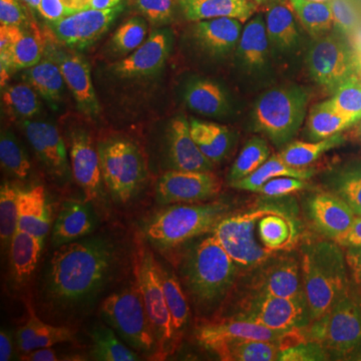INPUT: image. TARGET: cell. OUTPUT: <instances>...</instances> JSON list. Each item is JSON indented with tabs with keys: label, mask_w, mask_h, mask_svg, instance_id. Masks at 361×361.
Masks as SVG:
<instances>
[{
	"label": "cell",
	"mask_w": 361,
	"mask_h": 361,
	"mask_svg": "<svg viewBox=\"0 0 361 361\" xmlns=\"http://www.w3.org/2000/svg\"><path fill=\"white\" fill-rule=\"evenodd\" d=\"M121 259L118 244L103 235L58 247L45 270L44 300L63 314L87 310L115 279Z\"/></svg>",
	"instance_id": "obj_1"
},
{
	"label": "cell",
	"mask_w": 361,
	"mask_h": 361,
	"mask_svg": "<svg viewBox=\"0 0 361 361\" xmlns=\"http://www.w3.org/2000/svg\"><path fill=\"white\" fill-rule=\"evenodd\" d=\"M237 266L213 234L188 249L180 275L199 310L212 312L221 305L236 280Z\"/></svg>",
	"instance_id": "obj_2"
},
{
	"label": "cell",
	"mask_w": 361,
	"mask_h": 361,
	"mask_svg": "<svg viewBox=\"0 0 361 361\" xmlns=\"http://www.w3.org/2000/svg\"><path fill=\"white\" fill-rule=\"evenodd\" d=\"M301 271L312 323L326 314L350 287L345 253L334 240L307 244L303 248Z\"/></svg>",
	"instance_id": "obj_3"
},
{
	"label": "cell",
	"mask_w": 361,
	"mask_h": 361,
	"mask_svg": "<svg viewBox=\"0 0 361 361\" xmlns=\"http://www.w3.org/2000/svg\"><path fill=\"white\" fill-rule=\"evenodd\" d=\"M273 213H296V208L292 202L271 200L246 212L227 215L214 228V236L239 267H257L276 253L260 246L255 237L259 221Z\"/></svg>",
	"instance_id": "obj_4"
},
{
	"label": "cell",
	"mask_w": 361,
	"mask_h": 361,
	"mask_svg": "<svg viewBox=\"0 0 361 361\" xmlns=\"http://www.w3.org/2000/svg\"><path fill=\"white\" fill-rule=\"evenodd\" d=\"M310 326L307 341L322 344L330 360L361 357V292L351 282L338 302Z\"/></svg>",
	"instance_id": "obj_5"
},
{
	"label": "cell",
	"mask_w": 361,
	"mask_h": 361,
	"mask_svg": "<svg viewBox=\"0 0 361 361\" xmlns=\"http://www.w3.org/2000/svg\"><path fill=\"white\" fill-rule=\"evenodd\" d=\"M229 204L219 201L169 207L151 220L146 235L158 248H175L213 231L216 225L229 215Z\"/></svg>",
	"instance_id": "obj_6"
},
{
	"label": "cell",
	"mask_w": 361,
	"mask_h": 361,
	"mask_svg": "<svg viewBox=\"0 0 361 361\" xmlns=\"http://www.w3.org/2000/svg\"><path fill=\"white\" fill-rule=\"evenodd\" d=\"M308 102V92L295 85L268 90L254 106L256 130L275 146L289 144L302 126Z\"/></svg>",
	"instance_id": "obj_7"
},
{
	"label": "cell",
	"mask_w": 361,
	"mask_h": 361,
	"mask_svg": "<svg viewBox=\"0 0 361 361\" xmlns=\"http://www.w3.org/2000/svg\"><path fill=\"white\" fill-rule=\"evenodd\" d=\"M134 263L135 283L156 336V356L158 360H164L174 351L180 336L166 302L158 261L147 247L139 245Z\"/></svg>",
	"instance_id": "obj_8"
},
{
	"label": "cell",
	"mask_w": 361,
	"mask_h": 361,
	"mask_svg": "<svg viewBox=\"0 0 361 361\" xmlns=\"http://www.w3.org/2000/svg\"><path fill=\"white\" fill-rule=\"evenodd\" d=\"M102 175L106 188L118 204L129 203L139 193L147 177L141 149L125 139H111L97 146Z\"/></svg>",
	"instance_id": "obj_9"
},
{
	"label": "cell",
	"mask_w": 361,
	"mask_h": 361,
	"mask_svg": "<svg viewBox=\"0 0 361 361\" xmlns=\"http://www.w3.org/2000/svg\"><path fill=\"white\" fill-rule=\"evenodd\" d=\"M101 314L130 348L156 356L155 334L137 283L106 297L101 305Z\"/></svg>",
	"instance_id": "obj_10"
},
{
	"label": "cell",
	"mask_w": 361,
	"mask_h": 361,
	"mask_svg": "<svg viewBox=\"0 0 361 361\" xmlns=\"http://www.w3.org/2000/svg\"><path fill=\"white\" fill-rule=\"evenodd\" d=\"M311 77L318 85L334 92L351 75H360L361 63L348 42L338 37H323L307 54Z\"/></svg>",
	"instance_id": "obj_11"
},
{
	"label": "cell",
	"mask_w": 361,
	"mask_h": 361,
	"mask_svg": "<svg viewBox=\"0 0 361 361\" xmlns=\"http://www.w3.org/2000/svg\"><path fill=\"white\" fill-rule=\"evenodd\" d=\"M234 318L282 331L304 329L311 323L305 298H282L264 294H254Z\"/></svg>",
	"instance_id": "obj_12"
},
{
	"label": "cell",
	"mask_w": 361,
	"mask_h": 361,
	"mask_svg": "<svg viewBox=\"0 0 361 361\" xmlns=\"http://www.w3.org/2000/svg\"><path fill=\"white\" fill-rule=\"evenodd\" d=\"M44 45L35 26L0 25V82L6 87L18 71L37 65L44 56Z\"/></svg>",
	"instance_id": "obj_13"
},
{
	"label": "cell",
	"mask_w": 361,
	"mask_h": 361,
	"mask_svg": "<svg viewBox=\"0 0 361 361\" xmlns=\"http://www.w3.org/2000/svg\"><path fill=\"white\" fill-rule=\"evenodd\" d=\"M125 4L106 9H85L49 23L54 39L63 47L82 49L96 42L123 13Z\"/></svg>",
	"instance_id": "obj_14"
},
{
	"label": "cell",
	"mask_w": 361,
	"mask_h": 361,
	"mask_svg": "<svg viewBox=\"0 0 361 361\" xmlns=\"http://www.w3.org/2000/svg\"><path fill=\"white\" fill-rule=\"evenodd\" d=\"M221 191V182L212 172L172 170L165 173L156 187L157 200L164 205L198 203Z\"/></svg>",
	"instance_id": "obj_15"
},
{
	"label": "cell",
	"mask_w": 361,
	"mask_h": 361,
	"mask_svg": "<svg viewBox=\"0 0 361 361\" xmlns=\"http://www.w3.org/2000/svg\"><path fill=\"white\" fill-rule=\"evenodd\" d=\"M172 45L170 30H155L129 56L111 66V73L121 78H142L156 75L165 66Z\"/></svg>",
	"instance_id": "obj_16"
},
{
	"label": "cell",
	"mask_w": 361,
	"mask_h": 361,
	"mask_svg": "<svg viewBox=\"0 0 361 361\" xmlns=\"http://www.w3.org/2000/svg\"><path fill=\"white\" fill-rule=\"evenodd\" d=\"M47 56L58 63L78 109L87 116L99 115L101 106L97 101L87 61L77 52L61 51L54 47L47 49Z\"/></svg>",
	"instance_id": "obj_17"
},
{
	"label": "cell",
	"mask_w": 361,
	"mask_h": 361,
	"mask_svg": "<svg viewBox=\"0 0 361 361\" xmlns=\"http://www.w3.org/2000/svg\"><path fill=\"white\" fill-rule=\"evenodd\" d=\"M262 266L255 283V294L282 298H305L301 264L296 257L285 255L272 260L270 257Z\"/></svg>",
	"instance_id": "obj_18"
},
{
	"label": "cell",
	"mask_w": 361,
	"mask_h": 361,
	"mask_svg": "<svg viewBox=\"0 0 361 361\" xmlns=\"http://www.w3.org/2000/svg\"><path fill=\"white\" fill-rule=\"evenodd\" d=\"M291 331L293 330H273L258 323L233 317L231 319L204 325L199 330L197 338L209 350L220 344L238 341H273L278 342L281 345L285 337Z\"/></svg>",
	"instance_id": "obj_19"
},
{
	"label": "cell",
	"mask_w": 361,
	"mask_h": 361,
	"mask_svg": "<svg viewBox=\"0 0 361 361\" xmlns=\"http://www.w3.org/2000/svg\"><path fill=\"white\" fill-rule=\"evenodd\" d=\"M306 210L315 229L334 241L348 231L356 218L353 209L334 192L312 195Z\"/></svg>",
	"instance_id": "obj_20"
},
{
	"label": "cell",
	"mask_w": 361,
	"mask_h": 361,
	"mask_svg": "<svg viewBox=\"0 0 361 361\" xmlns=\"http://www.w3.org/2000/svg\"><path fill=\"white\" fill-rule=\"evenodd\" d=\"M70 158L73 178L84 191L85 200H96L101 195L103 175L99 151L87 133L78 130L71 135Z\"/></svg>",
	"instance_id": "obj_21"
},
{
	"label": "cell",
	"mask_w": 361,
	"mask_h": 361,
	"mask_svg": "<svg viewBox=\"0 0 361 361\" xmlns=\"http://www.w3.org/2000/svg\"><path fill=\"white\" fill-rule=\"evenodd\" d=\"M168 159L173 170L211 172L212 161L204 156L191 135L186 116H178L168 129Z\"/></svg>",
	"instance_id": "obj_22"
},
{
	"label": "cell",
	"mask_w": 361,
	"mask_h": 361,
	"mask_svg": "<svg viewBox=\"0 0 361 361\" xmlns=\"http://www.w3.org/2000/svg\"><path fill=\"white\" fill-rule=\"evenodd\" d=\"M26 137L39 160L54 177L65 178L68 173V152L58 129L44 122L23 123Z\"/></svg>",
	"instance_id": "obj_23"
},
{
	"label": "cell",
	"mask_w": 361,
	"mask_h": 361,
	"mask_svg": "<svg viewBox=\"0 0 361 361\" xmlns=\"http://www.w3.org/2000/svg\"><path fill=\"white\" fill-rule=\"evenodd\" d=\"M96 225L89 201H68L63 204L52 228L51 243L58 248L87 236Z\"/></svg>",
	"instance_id": "obj_24"
},
{
	"label": "cell",
	"mask_w": 361,
	"mask_h": 361,
	"mask_svg": "<svg viewBox=\"0 0 361 361\" xmlns=\"http://www.w3.org/2000/svg\"><path fill=\"white\" fill-rule=\"evenodd\" d=\"M243 28V23L236 18H213L195 23L194 37L209 54L225 56L238 45Z\"/></svg>",
	"instance_id": "obj_25"
},
{
	"label": "cell",
	"mask_w": 361,
	"mask_h": 361,
	"mask_svg": "<svg viewBox=\"0 0 361 361\" xmlns=\"http://www.w3.org/2000/svg\"><path fill=\"white\" fill-rule=\"evenodd\" d=\"M185 18L189 21L236 18L247 23L253 18L258 6L252 0H176Z\"/></svg>",
	"instance_id": "obj_26"
},
{
	"label": "cell",
	"mask_w": 361,
	"mask_h": 361,
	"mask_svg": "<svg viewBox=\"0 0 361 361\" xmlns=\"http://www.w3.org/2000/svg\"><path fill=\"white\" fill-rule=\"evenodd\" d=\"M49 227L51 216L44 188L18 190V229L44 241Z\"/></svg>",
	"instance_id": "obj_27"
},
{
	"label": "cell",
	"mask_w": 361,
	"mask_h": 361,
	"mask_svg": "<svg viewBox=\"0 0 361 361\" xmlns=\"http://www.w3.org/2000/svg\"><path fill=\"white\" fill-rule=\"evenodd\" d=\"M30 306V318L16 332V342L21 353L35 349L54 348L73 339V331L68 327L54 326L42 322Z\"/></svg>",
	"instance_id": "obj_28"
},
{
	"label": "cell",
	"mask_w": 361,
	"mask_h": 361,
	"mask_svg": "<svg viewBox=\"0 0 361 361\" xmlns=\"http://www.w3.org/2000/svg\"><path fill=\"white\" fill-rule=\"evenodd\" d=\"M270 40L262 14H256L247 21L238 42L242 63L251 70H261L268 61Z\"/></svg>",
	"instance_id": "obj_29"
},
{
	"label": "cell",
	"mask_w": 361,
	"mask_h": 361,
	"mask_svg": "<svg viewBox=\"0 0 361 361\" xmlns=\"http://www.w3.org/2000/svg\"><path fill=\"white\" fill-rule=\"evenodd\" d=\"M184 99L190 110L200 115L220 118L229 111L227 94L212 80H195L188 84Z\"/></svg>",
	"instance_id": "obj_30"
},
{
	"label": "cell",
	"mask_w": 361,
	"mask_h": 361,
	"mask_svg": "<svg viewBox=\"0 0 361 361\" xmlns=\"http://www.w3.org/2000/svg\"><path fill=\"white\" fill-rule=\"evenodd\" d=\"M296 216V213H273L261 218L257 230L263 247L278 252L293 246L298 238Z\"/></svg>",
	"instance_id": "obj_31"
},
{
	"label": "cell",
	"mask_w": 361,
	"mask_h": 361,
	"mask_svg": "<svg viewBox=\"0 0 361 361\" xmlns=\"http://www.w3.org/2000/svg\"><path fill=\"white\" fill-rule=\"evenodd\" d=\"M191 135L204 156L212 163H219L232 148L233 137L227 127L218 123L191 120Z\"/></svg>",
	"instance_id": "obj_32"
},
{
	"label": "cell",
	"mask_w": 361,
	"mask_h": 361,
	"mask_svg": "<svg viewBox=\"0 0 361 361\" xmlns=\"http://www.w3.org/2000/svg\"><path fill=\"white\" fill-rule=\"evenodd\" d=\"M44 242L20 229L14 233L9 253L13 273L18 282L26 281L35 272L44 248Z\"/></svg>",
	"instance_id": "obj_33"
},
{
	"label": "cell",
	"mask_w": 361,
	"mask_h": 361,
	"mask_svg": "<svg viewBox=\"0 0 361 361\" xmlns=\"http://www.w3.org/2000/svg\"><path fill=\"white\" fill-rule=\"evenodd\" d=\"M314 175V170L308 168H294L287 165L281 157L274 155L244 179L232 183L230 186L242 191L255 192L257 193L265 183L277 177H293L298 179L310 180Z\"/></svg>",
	"instance_id": "obj_34"
},
{
	"label": "cell",
	"mask_w": 361,
	"mask_h": 361,
	"mask_svg": "<svg viewBox=\"0 0 361 361\" xmlns=\"http://www.w3.org/2000/svg\"><path fill=\"white\" fill-rule=\"evenodd\" d=\"M265 21L268 37L276 49L287 51L298 44L300 35L290 6L276 2L271 4L266 13Z\"/></svg>",
	"instance_id": "obj_35"
},
{
	"label": "cell",
	"mask_w": 361,
	"mask_h": 361,
	"mask_svg": "<svg viewBox=\"0 0 361 361\" xmlns=\"http://www.w3.org/2000/svg\"><path fill=\"white\" fill-rule=\"evenodd\" d=\"M225 361L278 360L281 345L278 342L238 341L220 344L211 349Z\"/></svg>",
	"instance_id": "obj_36"
},
{
	"label": "cell",
	"mask_w": 361,
	"mask_h": 361,
	"mask_svg": "<svg viewBox=\"0 0 361 361\" xmlns=\"http://www.w3.org/2000/svg\"><path fill=\"white\" fill-rule=\"evenodd\" d=\"M351 118L336 110L331 101L316 104L307 120V135L312 141H320L342 133L355 125Z\"/></svg>",
	"instance_id": "obj_37"
},
{
	"label": "cell",
	"mask_w": 361,
	"mask_h": 361,
	"mask_svg": "<svg viewBox=\"0 0 361 361\" xmlns=\"http://www.w3.org/2000/svg\"><path fill=\"white\" fill-rule=\"evenodd\" d=\"M23 78L49 103L56 104L61 99L66 82L54 59H42L37 65L25 70Z\"/></svg>",
	"instance_id": "obj_38"
},
{
	"label": "cell",
	"mask_w": 361,
	"mask_h": 361,
	"mask_svg": "<svg viewBox=\"0 0 361 361\" xmlns=\"http://www.w3.org/2000/svg\"><path fill=\"white\" fill-rule=\"evenodd\" d=\"M345 137L338 134L320 141L292 142L279 154L282 160L294 168H306L330 149L341 146Z\"/></svg>",
	"instance_id": "obj_39"
},
{
	"label": "cell",
	"mask_w": 361,
	"mask_h": 361,
	"mask_svg": "<svg viewBox=\"0 0 361 361\" xmlns=\"http://www.w3.org/2000/svg\"><path fill=\"white\" fill-rule=\"evenodd\" d=\"M161 286L165 294L166 302L172 316L173 323L178 334L187 327L190 318V307L187 297L175 273L158 262Z\"/></svg>",
	"instance_id": "obj_40"
},
{
	"label": "cell",
	"mask_w": 361,
	"mask_h": 361,
	"mask_svg": "<svg viewBox=\"0 0 361 361\" xmlns=\"http://www.w3.org/2000/svg\"><path fill=\"white\" fill-rule=\"evenodd\" d=\"M289 6L302 23L303 27L313 37H320L323 33L329 32L334 26L329 2L289 0Z\"/></svg>",
	"instance_id": "obj_41"
},
{
	"label": "cell",
	"mask_w": 361,
	"mask_h": 361,
	"mask_svg": "<svg viewBox=\"0 0 361 361\" xmlns=\"http://www.w3.org/2000/svg\"><path fill=\"white\" fill-rule=\"evenodd\" d=\"M94 360L101 361H137L140 356L118 341L114 329L97 324L90 331Z\"/></svg>",
	"instance_id": "obj_42"
},
{
	"label": "cell",
	"mask_w": 361,
	"mask_h": 361,
	"mask_svg": "<svg viewBox=\"0 0 361 361\" xmlns=\"http://www.w3.org/2000/svg\"><path fill=\"white\" fill-rule=\"evenodd\" d=\"M1 99L6 113L16 118H32L42 108L37 90L30 85H6L2 87Z\"/></svg>",
	"instance_id": "obj_43"
},
{
	"label": "cell",
	"mask_w": 361,
	"mask_h": 361,
	"mask_svg": "<svg viewBox=\"0 0 361 361\" xmlns=\"http://www.w3.org/2000/svg\"><path fill=\"white\" fill-rule=\"evenodd\" d=\"M331 192L341 197L356 216H361V161L348 164L330 180Z\"/></svg>",
	"instance_id": "obj_44"
},
{
	"label": "cell",
	"mask_w": 361,
	"mask_h": 361,
	"mask_svg": "<svg viewBox=\"0 0 361 361\" xmlns=\"http://www.w3.org/2000/svg\"><path fill=\"white\" fill-rule=\"evenodd\" d=\"M270 158L267 142L260 137H254L246 142L233 164L228 180L230 184L248 177Z\"/></svg>",
	"instance_id": "obj_45"
},
{
	"label": "cell",
	"mask_w": 361,
	"mask_h": 361,
	"mask_svg": "<svg viewBox=\"0 0 361 361\" xmlns=\"http://www.w3.org/2000/svg\"><path fill=\"white\" fill-rule=\"evenodd\" d=\"M18 190L8 183L0 189V240L4 250H9L14 233L18 230Z\"/></svg>",
	"instance_id": "obj_46"
},
{
	"label": "cell",
	"mask_w": 361,
	"mask_h": 361,
	"mask_svg": "<svg viewBox=\"0 0 361 361\" xmlns=\"http://www.w3.org/2000/svg\"><path fill=\"white\" fill-rule=\"evenodd\" d=\"M0 161L2 168L18 179H25L30 175V161L25 149L18 144L13 134L2 132L0 137Z\"/></svg>",
	"instance_id": "obj_47"
},
{
	"label": "cell",
	"mask_w": 361,
	"mask_h": 361,
	"mask_svg": "<svg viewBox=\"0 0 361 361\" xmlns=\"http://www.w3.org/2000/svg\"><path fill=\"white\" fill-rule=\"evenodd\" d=\"M332 104L342 115L348 116L356 123L361 120V77L351 75L341 82L334 92Z\"/></svg>",
	"instance_id": "obj_48"
},
{
	"label": "cell",
	"mask_w": 361,
	"mask_h": 361,
	"mask_svg": "<svg viewBox=\"0 0 361 361\" xmlns=\"http://www.w3.org/2000/svg\"><path fill=\"white\" fill-rule=\"evenodd\" d=\"M147 33L148 25L144 18H130L123 23L111 37V49L118 54L133 52L145 42Z\"/></svg>",
	"instance_id": "obj_49"
},
{
	"label": "cell",
	"mask_w": 361,
	"mask_h": 361,
	"mask_svg": "<svg viewBox=\"0 0 361 361\" xmlns=\"http://www.w3.org/2000/svg\"><path fill=\"white\" fill-rule=\"evenodd\" d=\"M137 11L154 25H165L174 16L176 0H135Z\"/></svg>",
	"instance_id": "obj_50"
},
{
	"label": "cell",
	"mask_w": 361,
	"mask_h": 361,
	"mask_svg": "<svg viewBox=\"0 0 361 361\" xmlns=\"http://www.w3.org/2000/svg\"><path fill=\"white\" fill-rule=\"evenodd\" d=\"M322 344L313 341H304L290 348L280 351L278 360L280 361H323L329 360Z\"/></svg>",
	"instance_id": "obj_51"
},
{
	"label": "cell",
	"mask_w": 361,
	"mask_h": 361,
	"mask_svg": "<svg viewBox=\"0 0 361 361\" xmlns=\"http://www.w3.org/2000/svg\"><path fill=\"white\" fill-rule=\"evenodd\" d=\"M334 26L341 35L350 37L358 27V18L355 8L348 0H330Z\"/></svg>",
	"instance_id": "obj_52"
},
{
	"label": "cell",
	"mask_w": 361,
	"mask_h": 361,
	"mask_svg": "<svg viewBox=\"0 0 361 361\" xmlns=\"http://www.w3.org/2000/svg\"><path fill=\"white\" fill-rule=\"evenodd\" d=\"M307 180L293 177H277L265 183L257 193L271 199L283 198L289 195L302 191L308 186Z\"/></svg>",
	"instance_id": "obj_53"
},
{
	"label": "cell",
	"mask_w": 361,
	"mask_h": 361,
	"mask_svg": "<svg viewBox=\"0 0 361 361\" xmlns=\"http://www.w3.org/2000/svg\"><path fill=\"white\" fill-rule=\"evenodd\" d=\"M37 11L49 23H54L78 13L80 9L78 0H40Z\"/></svg>",
	"instance_id": "obj_54"
},
{
	"label": "cell",
	"mask_w": 361,
	"mask_h": 361,
	"mask_svg": "<svg viewBox=\"0 0 361 361\" xmlns=\"http://www.w3.org/2000/svg\"><path fill=\"white\" fill-rule=\"evenodd\" d=\"M28 16L20 0H0V25L25 26Z\"/></svg>",
	"instance_id": "obj_55"
},
{
	"label": "cell",
	"mask_w": 361,
	"mask_h": 361,
	"mask_svg": "<svg viewBox=\"0 0 361 361\" xmlns=\"http://www.w3.org/2000/svg\"><path fill=\"white\" fill-rule=\"evenodd\" d=\"M345 258L351 282L361 292V247H349Z\"/></svg>",
	"instance_id": "obj_56"
},
{
	"label": "cell",
	"mask_w": 361,
	"mask_h": 361,
	"mask_svg": "<svg viewBox=\"0 0 361 361\" xmlns=\"http://www.w3.org/2000/svg\"><path fill=\"white\" fill-rule=\"evenodd\" d=\"M341 247H361V216H356L355 222L348 231L341 235L336 241Z\"/></svg>",
	"instance_id": "obj_57"
},
{
	"label": "cell",
	"mask_w": 361,
	"mask_h": 361,
	"mask_svg": "<svg viewBox=\"0 0 361 361\" xmlns=\"http://www.w3.org/2000/svg\"><path fill=\"white\" fill-rule=\"evenodd\" d=\"M21 360L26 361H59L63 360L56 355L52 348L35 349L30 353H23Z\"/></svg>",
	"instance_id": "obj_58"
},
{
	"label": "cell",
	"mask_w": 361,
	"mask_h": 361,
	"mask_svg": "<svg viewBox=\"0 0 361 361\" xmlns=\"http://www.w3.org/2000/svg\"><path fill=\"white\" fill-rule=\"evenodd\" d=\"M78 9H97V11H106L114 8L123 4V0H78Z\"/></svg>",
	"instance_id": "obj_59"
},
{
	"label": "cell",
	"mask_w": 361,
	"mask_h": 361,
	"mask_svg": "<svg viewBox=\"0 0 361 361\" xmlns=\"http://www.w3.org/2000/svg\"><path fill=\"white\" fill-rule=\"evenodd\" d=\"M13 355V344L11 336L6 330L0 332V361H8L11 360Z\"/></svg>",
	"instance_id": "obj_60"
},
{
	"label": "cell",
	"mask_w": 361,
	"mask_h": 361,
	"mask_svg": "<svg viewBox=\"0 0 361 361\" xmlns=\"http://www.w3.org/2000/svg\"><path fill=\"white\" fill-rule=\"evenodd\" d=\"M25 6L30 7V8L33 9V11H37L39 9L40 0H21Z\"/></svg>",
	"instance_id": "obj_61"
},
{
	"label": "cell",
	"mask_w": 361,
	"mask_h": 361,
	"mask_svg": "<svg viewBox=\"0 0 361 361\" xmlns=\"http://www.w3.org/2000/svg\"><path fill=\"white\" fill-rule=\"evenodd\" d=\"M252 1L255 2L258 6H269V4H275L277 0H252Z\"/></svg>",
	"instance_id": "obj_62"
},
{
	"label": "cell",
	"mask_w": 361,
	"mask_h": 361,
	"mask_svg": "<svg viewBox=\"0 0 361 361\" xmlns=\"http://www.w3.org/2000/svg\"><path fill=\"white\" fill-rule=\"evenodd\" d=\"M312 1H318V2H329L330 0H312Z\"/></svg>",
	"instance_id": "obj_63"
},
{
	"label": "cell",
	"mask_w": 361,
	"mask_h": 361,
	"mask_svg": "<svg viewBox=\"0 0 361 361\" xmlns=\"http://www.w3.org/2000/svg\"><path fill=\"white\" fill-rule=\"evenodd\" d=\"M360 135L361 137V120L360 121Z\"/></svg>",
	"instance_id": "obj_64"
}]
</instances>
